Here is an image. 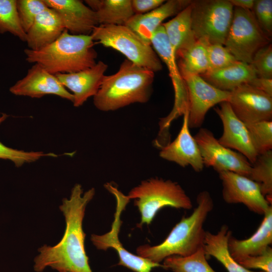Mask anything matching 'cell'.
Masks as SVG:
<instances>
[{
    "label": "cell",
    "instance_id": "cell-27",
    "mask_svg": "<svg viewBox=\"0 0 272 272\" xmlns=\"http://www.w3.org/2000/svg\"><path fill=\"white\" fill-rule=\"evenodd\" d=\"M208 43L205 40H197L192 45L175 53L177 65L183 79L200 76L209 70Z\"/></svg>",
    "mask_w": 272,
    "mask_h": 272
},
{
    "label": "cell",
    "instance_id": "cell-41",
    "mask_svg": "<svg viewBox=\"0 0 272 272\" xmlns=\"http://www.w3.org/2000/svg\"><path fill=\"white\" fill-rule=\"evenodd\" d=\"M59 272H69V271H59Z\"/></svg>",
    "mask_w": 272,
    "mask_h": 272
},
{
    "label": "cell",
    "instance_id": "cell-2",
    "mask_svg": "<svg viewBox=\"0 0 272 272\" xmlns=\"http://www.w3.org/2000/svg\"><path fill=\"white\" fill-rule=\"evenodd\" d=\"M196 200L197 206L192 214L183 217L161 243L140 245L136 250L137 255L160 263L169 256H188L202 247L206 232L203 224L214 208V201L206 190L200 192Z\"/></svg>",
    "mask_w": 272,
    "mask_h": 272
},
{
    "label": "cell",
    "instance_id": "cell-20",
    "mask_svg": "<svg viewBox=\"0 0 272 272\" xmlns=\"http://www.w3.org/2000/svg\"><path fill=\"white\" fill-rule=\"evenodd\" d=\"M190 0H169L157 8L145 14H134L126 23L145 42L151 45L155 31L168 17L176 15L190 4Z\"/></svg>",
    "mask_w": 272,
    "mask_h": 272
},
{
    "label": "cell",
    "instance_id": "cell-12",
    "mask_svg": "<svg viewBox=\"0 0 272 272\" xmlns=\"http://www.w3.org/2000/svg\"><path fill=\"white\" fill-rule=\"evenodd\" d=\"M219 175L222 197L226 202L242 203L249 211L263 215L271 206L262 194L258 183L233 172H222Z\"/></svg>",
    "mask_w": 272,
    "mask_h": 272
},
{
    "label": "cell",
    "instance_id": "cell-36",
    "mask_svg": "<svg viewBox=\"0 0 272 272\" xmlns=\"http://www.w3.org/2000/svg\"><path fill=\"white\" fill-rule=\"evenodd\" d=\"M252 12L262 31L269 37L272 34V1L256 0Z\"/></svg>",
    "mask_w": 272,
    "mask_h": 272
},
{
    "label": "cell",
    "instance_id": "cell-40",
    "mask_svg": "<svg viewBox=\"0 0 272 272\" xmlns=\"http://www.w3.org/2000/svg\"><path fill=\"white\" fill-rule=\"evenodd\" d=\"M229 1L234 7L252 11L255 0H229Z\"/></svg>",
    "mask_w": 272,
    "mask_h": 272
},
{
    "label": "cell",
    "instance_id": "cell-8",
    "mask_svg": "<svg viewBox=\"0 0 272 272\" xmlns=\"http://www.w3.org/2000/svg\"><path fill=\"white\" fill-rule=\"evenodd\" d=\"M270 39L260 28L251 10L234 7L224 45L238 61L250 64L254 54L270 44Z\"/></svg>",
    "mask_w": 272,
    "mask_h": 272
},
{
    "label": "cell",
    "instance_id": "cell-25",
    "mask_svg": "<svg viewBox=\"0 0 272 272\" xmlns=\"http://www.w3.org/2000/svg\"><path fill=\"white\" fill-rule=\"evenodd\" d=\"M96 15L99 25H125L134 15L131 0H87Z\"/></svg>",
    "mask_w": 272,
    "mask_h": 272
},
{
    "label": "cell",
    "instance_id": "cell-1",
    "mask_svg": "<svg viewBox=\"0 0 272 272\" xmlns=\"http://www.w3.org/2000/svg\"><path fill=\"white\" fill-rule=\"evenodd\" d=\"M95 194L94 188L84 193L82 185L76 184L69 198L62 200L59 210L65 222L63 236L56 245H44L38 249L34 259V270L42 272L46 267L69 272H93L85 248L86 234L83 221L86 208Z\"/></svg>",
    "mask_w": 272,
    "mask_h": 272
},
{
    "label": "cell",
    "instance_id": "cell-33",
    "mask_svg": "<svg viewBox=\"0 0 272 272\" xmlns=\"http://www.w3.org/2000/svg\"><path fill=\"white\" fill-rule=\"evenodd\" d=\"M7 115L0 117V123L6 118ZM53 157V153H44L43 152H26L18 150L5 146L0 142V159L9 160L14 163L16 167H19L26 163L35 162L41 157Z\"/></svg>",
    "mask_w": 272,
    "mask_h": 272
},
{
    "label": "cell",
    "instance_id": "cell-14",
    "mask_svg": "<svg viewBox=\"0 0 272 272\" xmlns=\"http://www.w3.org/2000/svg\"><path fill=\"white\" fill-rule=\"evenodd\" d=\"M188 99V126L189 128L200 127L209 110L217 104L228 101L230 92L219 90L200 76L183 79Z\"/></svg>",
    "mask_w": 272,
    "mask_h": 272
},
{
    "label": "cell",
    "instance_id": "cell-35",
    "mask_svg": "<svg viewBox=\"0 0 272 272\" xmlns=\"http://www.w3.org/2000/svg\"><path fill=\"white\" fill-rule=\"evenodd\" d=\"M257 77L272 79V46L269 44L259 49L250 63Z\"/></svg>",
    "mask_w": 272,
    "mask_h": 272
},
{
    "label": "cell",
    "instance_id": "cell-30",
    "mask_svg": "<svg viewBox=\"0 0 272 272\" xmlns=\"http://www.w3.org/2000/svg\"><path fill=\"white\" fill-rule=\"evenodd\" d=\"M10 32L26 42V33L19 20L17 1L0 0V33Z\"/></svg>",
    "mask_w": 272,
    "mask_h": 272
},
{
    "label": "cell",
    "instance_id": "cell-19",
    "mask_svg": "<svg viewBox=\"0 0 272 272\" xmlns=\"http://www.w3.org/2000/svg\"><path fill=\"white\" fill-rule=\"evenodd\" d=\"M107 68V64L100 60L94 66L82 71L55 75L65 88L72 92L74 106L78 107L96 95Z\"/></svg>",
    "mask_w": 272,
    "mask_h": 272
},
{
    "label": "cell",
    "instance_id": "cell-5",
    "mask_svg": "<svg viewBox=\"0 0 272 272\" xmlns=\"http://www.w3.org/2000/svg\"><path fill=\"white\" fill-rule=\"evenodd\" d=\"M134 199L141 214V221L137 226L150 225L157 213L165 207L190 210L192 203L181 186L171 180L152 178L144 180L132 188L127 195Z\"/></svg>",
    "mask_w": 272,
    "mask_h": 272
},
{
    "label": "cell",
    "instance_id": "cell-4",
    "mask_svg": "<svg viewBox=\"0 0 272 272\" xmlns=\"http://www.w3.org/2000/svg\"><path fill=\"white\" fill-rule=\"evenodd\" d=\"M91 35H73L64 30L52 43L37 50L25 49L26 60L53 75L82 71L94 66L97 53Z\"/></svg>",
    "mask_w": 272,
    "mask_h": 272
},
{
    "label": "cell",
    "instance_id": "cell-9",
    "mask_svg": "<svg viewBox=\"0 0 272 272\" xmlns=\"http://www.w3.org/2000/svg\"><path fill=\"white\" fill-rule=\"evenodd\" d=\"M105 188L111 193L116 201L114 221L110 230L103 235L93 234L91 240L98 250H106L113 248L117 252L119 261L117 265L124 266L134 272H151L156 267H162V264L154 262L149 259L135 255L127 250L120 242L118 235L122 221L120 217L130 199L111 183L104 185Z\"/></svg>",
    "mask_w": 272,
    "mask_h": 272
},
{
    "label": "cell",
    "instance_id": "cell-16",
    "mask_svg": "<svg viewBox=\"0 0 272 272\" xmlns=\"http://www.w3.org/2000/svg\"><path fill=\"white\" fill-rule=\"evenodd\" d=\"M10 91L18 96L39 98L46 95H55L72 102L74 101L72 93L65 89L56 76L37 63L29 69L26 75L11 87Z\"/></svg>",
    "mask_w": 272,
    "mask_h": 272
},
{
    "label": "cell",
    "instance_id": "cell-26",
    "mask_svg": "<svg viewBox=\"0 0 272 272\" xmlns=\"http://www.w3.org/2000/svg\"><path fill=\"white\" fill-rule=\"evenodd\" d=\"M191 13L190 3L172 19L162 24L175 54L197 40L192 29Z\"/></svg>",
    "mask_w": 272,
    "mask_h": 272
},
{
    "label": "cell",
    "instance_id": "cell-11",
    "mask_svg": "<svg viewBox=\"0 0 272 272\" xmlns=\"http://www.w3.org/2000/svg\"><path fill=\"white\" fill-rule=\"evenodd\" d=\"M193 137L204 166L212 167L218 173L230 171L248 177L251 163L240 153L222 145L211 130L200 128Z\"/></svg>",
    "mask_w": 272,
    "mask_h": 272
},
{
    "label": "cell",
    "instance_id": "cell-32",
    "mask_svg": "<svg viewBox=\"0 0 272 272\" xmlns=\"http://www.w3.org/2000/svg\"><path fill=\"white\" fill-rule=\"evenodd\" d=\"M47 8L43 0L17 1L19 20L26 33L30 28L36 17Z\"/></svg>",
    "mask_w": 272,
    "mask_h": 272
},
{
    "label": "cell",
    "instance_id": "cell-38",
    "mask_svg": "<svg viewBox=\"0 0 272 272\" xmlns=\"http://www.w3.org/2000/svg\"><path fill=\"white\" fill-rule=\"evenodd\" d=\"M134 14L148 13L162 5L164 0H131Z\"/></svg>",
    "mask_w": 272,
    "mask_h": 272
},
{
    "label": "cell",
    "instance_id": "cell-7",
    "mask_svg": "<svg viewBox=\"0 0 272 272\" xmlns=\"http://www.w3.org/2000/svg\"><path fill=\"white\" fill-rule=\"evenodd\" d=\"M191 25L196 40L224 45L233 17L229 0L192 1Z\"/></svg>",
    "mask_w": 272,
    "mask_h": 272
},
{
    "label": "cell",
    "instance_id": "cell-15",
    "mask_svg": "<svg viewBox=\"0 0 272 272\" xmlns=\"http://www.w3.org/2000/svg\"><path fill=\"white\" fill-rule=\"evenodd\" d=\"M215 110L223 126V132L218 142L227 148L237 150L251 164L253 163L258 154L247 126L235 115L228 101L220 103Z\"/></svg>",
    "mask_w": 272,
    "mask_h": 272
},
{
    "label": "cell",
    "instance_id": "cell-37",
    "mask_svg": "<svg viewBox=\"0 0 272 272\" xmlns=\"http://www.w3.org/2000/svg\"><path fill=\"white\" fill-rule=\"evenodd\" d=\"M237 262L249 270L258 269L263 272H272V248L269 246L260 254L248 256Z\"/></svg>",
    "mask_w": 272,
    "mask_h": 272
},
{
    "label": "cell",
    "instance_id": "cell-6",
    "mask_svg": "<svg viewBox=\"0 0 272 272\" xmlns=\"http://www.w3.org/2000/svg\"><path fill=\"white\" fill-rule=\"evenodd\" d=\"M91 35L94 41L119 51L140 67L154 73L162 70L161 60L151 45L125 25H98Z\"/></svg>",
    "mask_w": 272,
    "mask_h": 272
},
{
    "label": "cell",
    "instance_id": "cell-18",
    "mask_svg": "<svg viewBox=\"0 0 272 272\" xmlns=\"http://www.w3.org/2000/svg\"><path fill=\"white\" fill-rule=\"evenodd\" d=\"M183 122L176 139L160 149L159 156L182 167L190 165L196 172L202 171L204 165L198 147L188 126V111L183 115Z\"/></svg>",
    "mask_w": 272,
    "mask_h": 272
},
{
    "label": "cell",
    "instance_id": "cell-17",
    "mask_svg": "<svg viewBox=\"0 0 272 272\" xmlns=\"http://www.w3.org/2000/svg\"><path fill=\"white\" fill-rule=\"evenodd\" d=\"M58 14L65 30L73 35H91L99 25L95 12L79 0H43Z\"/></svg>",
    "mask_w": 272,
    "mask_h": 272
},
{
    "label": "cell",
    "instance_id": "cell-28",
    "mask_svg": "<svg viewBox=\"0 0 272 272\" xmlns=\"http://www.w3.org/2000/svg\"><path fill=\"white\" fill-rule=\"evenodd\" d=\"M207 259L202 246L188 256L167 257L162 265L164 269L173 272H217L209 264Z\"/></svg>",
    "mask_w": 272,
    "mask_h": 272
},
{
    "label": "cell",
    "instance_id": "cell-29",
    "mask_svg": "<svg viewBox=\"0 0 272 272\" xmlns=\"http://www.w3.org/2000/svg\"><path fill=\"white\" fill-rule=\"evenodd\" d=\"M249 178L260 185L261 191L271 204L272 199V151L258 154L251 164Z\"/></svg>",
    "mask_w": 272,
    "mask_h": 272
},
{
    "label": "cell",
    "instance_id": "cell-39",
    "mask_svg": "<svg viewBox=\"0 0 272 272\" xmlns=\"http://www.w3.org/2000/svg\"><path fill=\"white\" fill-rule=\"evenodd\" d=\"M248 84L272 97V79L256 77Z\"/></svg>",
    "mask_w": 272,
    "mask_h": 272
},
{
    "label": "cell",
    "instance_id": "cell-31",
    "mask_svg": "<svg viewBox=\"0 0 272 272\" xmlns=\"http://www.w3.org/2000/svg\"><path fill=\"white\" fill-rule=\"evenodd\" d=\"M246 126L258 154L271 150L272 120L262 121Z\"/></svg>",
    "mask_w": 272,
    "mask_h": 272
},
{
    "label": "cell",
    "instance_id": "cell-34",
    "mask_svg": "<svg viewBox=\"0 0 272 272\" xmlns=\"http://www.w3.org/2000/svg\"><path fill=\"white\" fill-rule=\"evenodd\" d=\"M207 50L209 70L224 68L238 61L228 49L222 44L208 43Z\"/></svg>",
    "mask_w": 272,
    "mask_h": 272
},
{
    "label": "cell",
    "instance_id": "cell-24",
    "mask_svg": "<svg viewBox=\"0 0 272 272\" xmlns=\"http://www.w3.org/2000/svg\"><path fill=\"white\" fill-rule=\"evenodd\" d=\"M232 232L226 225H222L216 233L206 231L203 247L207 257H213L218 260L228 272L254 271L239 264L231 256L228 243Z\"/></svg>",
    "mask_w": 272,
    "mask_h": 272
},
{
    "label": "cell",
    "instance_id": "cell-21",
    "mask_svg": "<svg viewBox=\"0 0 272 272\" xmlns=\"http://www.w3.org/2000/svg\"><path fill=\"white\" fill-rule=\"evenodd\" d=\"M264 217L256 232L250 237L237 239L232 235L228 243V250L233 259L238 260L263 253L272 243V206L263 215Z\"/></svg>",
    "mask_w": 272,
    "mask_h": 272
},
{
    "label": "cell",
    "instance_id": "cell-23",
    "mask_svg": "<svg viewBox=\"0 0 272 272\" xmlns=\"http://www.w3.org/2000/svg\"><path fill=\"white\" fill-rule=\"evenodd\" d=\"M200 76L213 87L228 92L257 77L250 64L239 61L224 68L208 70Z\"/></svg>",
    "mask_w": 272,
    "mask_h": 272
},
{
    "label": "cell",
    "instance_id": "cell-10",
    "mask_svg": "<svg viewBox=\"0 0 272 272\" xmlns=\"http://www.w3.org/2000/svg\"><path fill=\"white\" fill-rule=\"evenodd\" d=\"M151 45L159 57L166 65L174 91L173 109L168 116L160 120L159 124L160 132L168 134L171 122L188 111L187 89L178 67L174 51L162 25L154 33Z\"/></svg>",
    "mask_w": 272,
    "mask_h": 272
},
{
    "label": "cell",
    "instance_id": "cell-13",
    "mask_svg": "<svg viewBox=\"0 0 272 272\" xmlns=\"http://www.w3.org/2000/svg\"><path fill=\"white\" fill-rule=\"evenodd\" d=\"M228 102L235 115L245 125L272 120V97L249 84L230 92Z\"/></svg>",
    "mask_w": 272,
    "mask_h": 272
},
{
    "label": "cell",
    "instance_id": "cell-3",
    "mask_svg": "<svg viewBox=\"0 0 272 272\" xmlns=\"http://www.w3.org/2000/svg\"><path fill=\"white\" fill-rule=\"evenodd\" d=\"M154 79L153 72L125 59L116 73L104 76L93 97L94 104L99 110L110 111L145 103L151 96Z\"/></svg>",
    "mask_w": 272,
    "mask_h": 272
},
{
    "label": "cell",
    "instance_id": "cell-22",
    "mask_svg": "<svg viewBox=\"0 0 272 272\" xmlns=\"http://www.w3.org/2000/svg\"><path fill=\"white\" fill-rule=\"evenodd\" d=\"M65 30L57 12L47 8L35 19L26 32L29 49L37 50L52 43Z\"/></svg>",
    "mask_w": 272,
    "mask_h": 272
}]
</instances>
